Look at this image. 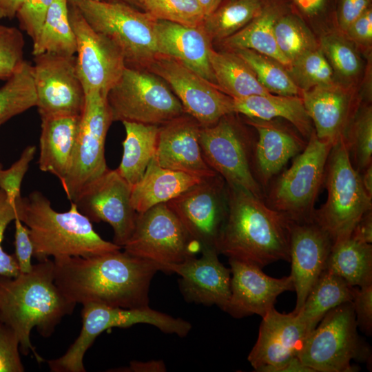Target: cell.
Wrapping results in <instances>:
<instances>
[{"instance_id": "63", "label": "cell", "mask_w": 372, "mask_h": 372, "mask_svg": "<svg viewBox=\"0 0 372 372\" xmlns=\"http://www.w3.org/2000/svg\"><path fill=\"white\" fill-rule=\"evenodd\" d=\"M263 2H265V3L270 1L271 0H262Z\"/></svg>"}, {"instance_id": "38", "label": "cell", "mask_w": 372, "mask_h": 372, "mask_svg": "<svg viewBox=\"0 0 372 372\" xmlns=\"http://www.w3.org/2000/svg\"><path fill=\"white\" fill-rule=\"evenodd\" d=\"M252 69L260 84L270 93L300 96L301 90L295 83L287 69L278 61L248 49L232 50Z\"/></svg>"}, {"instance_id": "47", "label": "cell", "mask_w": 372, "mask_h": 372, "mask_svg": "<svg viewBox=\"0 0 372 372\" xmlns=\"http://www.w3.org/2000/svg\"><path fill=\"white\" fill-rule=\"evenodd\" d=\"M53 0H23L16 17L21 29L34 41Z\"/></svg>"}, {"instance_id": "12", "label": "cell", "mask_w": 372, "mask_h": 372, "mask_svg": "<svg viewBox=\"0 0 372 372\" xmlns=\"http://www.w3.org/2000/svg\"><path fill=\"white\" fill-rule=\"evenodd\" d=\"M123 248L132 256L156 263L165 272L167 266L201 251L200 245L166 203L138 214L134 231Z\"/></svg>"}, {"instance_id": "49", "label": "cell", "mask_w": 372, "mask_h": 372, "mask_svg": "<svg viewBox=\"0 0 372 372\" xmlns=\"http://www.w3.org/2000/svg\"><path fill=\"white\" fill-rule=\"evenodd\" d=\"M358 327L368 335L372 332V284L354 287L351 301Z\"/></svg>"}, {"instance_id": "8", "label": "cell", "mask_w": 372, "mask_h": 372, "mask_svg": "<svg viewBox=\"0 0 372 372\" xmlns=\"http://www.w3.org/2000/svg\"><path fill=\"white\" fill-rule=\"evenodd\" d=\"M81 332L64 355L48 360L52 372H85L83 358L95 339L113 327L126 328L136 324H148L166 333L185 337L192 324L180 318L151 309L149 306L136 309L114 307L97 302L83 304Z\"/></svg>"}, {"instance_id": "44", "label": "cell", "mask_w": 372, "mask_h": 372, "mask_svg": "<svg viewBox=\"0 0 372 372\" xmlns=\"http://www.w3.org/2000/svg\"><path fill=\"white\" fill-rule=\"evenodd\" d=\"M25 40L22 32L15 27L0 34V80L6 81L25 61Z\"/></svg>"}, {"instance_id": "46", "label": "cell", "mask_w": 372, "mask_h": 372, "mask_svg": "<svg viewBox=\"0 0 372 372\" xmlns=\"http://www.w3.org/2000/svg\"><path fill=\"white\" fill-rule=\"evenodd\" d=\"M17 217V205L10 203L5 193L0 190V276L15 277L20 273L14 254H8L2 246L6 228Z\"/></svg>"}, {"instance_id": "2", "label": "cell", "mask_w": 372, "mask_h": 372, "mask_svg": "<svg viewBox=\"0 0 372 372\" xmlns=\"http://www.w3.org/2000/svg\"><path fill=\"white\" fill-rule=\"evenodd\" d=\"M227 214L218 253L260 268L278 260L289 262L292 221L240 187L227 184Z\"/></svg>"}, {"instance_id": "29", "label": "cell", "mask_w": 372, "mask_h": 372, "mask_svg": "<svg viewBox=\"0 0 372 372\" xmlns=\"http://www.w3.org/2000/svg\"><path fill=\"white\" fill-rule=\"evenodd\" d=\"M286 0H271L261 13L241 30L224 39L223 45L229 50L248 49L278 61L286 68L289 60L280 51L274 36L273 25L276 19L289 10Z\"/></svg>"}, {"instance_id": "60", "label": "cell", "mask_w": 372, "mask_h": 372, "mask_svg": "<svg viewBox=\"0 0 372 372\" xmlns=\"http://www.w3.org/2000/svg\"><path fill=\"white\" fill-rule=\"evenodd\" d=\"M107 2H123L142 10L141 0H102Z\"/></svg>"}, {"instance_id": "32", "label": "cell", "mask_w": 372, "mask_h": 372, "mask_svg": "<svg viewBox=\"0 0 372 372\" xmlns=\"http://www.w3.org/2000/svg\"><path fill=\"white\" fill-rule=\"evenodd\" d=\"M209 63L216 85L233 99L267 94L250 66L234 51L216 52L211 48Z\"/></svg>"}, {"instance_id": "62", "label": "cell", "mask_w": 372, "mask_h": 372, "mask_svg": "<svg viewBox=\"0 0 372 372\" xmlns=\"http://www.w3.org/2000/svg\"><path fill=\"white\" fill-rule=\"evenodd\" d=\"M7 28L8 26L0 25V34H2Z\"/></svg>"}, {"instance_id": "16", "label": "cell", "mask_w": 372, "mask_h": 372, "mask_svg": "<svg viewBox=\"0 0 372 372\" xmlns=\"http://www.w3.org/2000/svg\"><path fill=\"white\" fill-rule=\"evenodd\" d=\"M166 203L201 249L217 250L227 214V184L222 176L204 178Z\"/></svg>"}, {"instance_id": "21", "label": "cell", "mask_w": 372, "mask_h": 372, "mask_svg": "<svg viewBox=\"0 0 372 372\" xmlns=\"http://www.w3.org/2000/svg\"><path fill=\"white\" fill-rule=\"evenodd\" d=\"M199 258L170 265L165 272L180 276L179 289L185 300L206 306L216 305L225 311L230 298L231 271L218 259L214 248H203Z\"/></svg>"}, {"instance_id": "6", "label": "cell", "mask_w": 372, "mask_h": 372, "mask_svg": "<svg viewBox=\"0 0 372 372\" xmlns=\"http://www.w3.org/2000/svg\"><path fill=\"white\" fill-rule=\"evenodd\" d=\"M88 23L121 52L127 68L147 69L158 55L149 13L123 2L88 0L77 5Z\"/></svg>"}, {"instance_id": "37", "label": "cell", "mask_w": 372, "mask_h": 372, "mask_svg": "<svg viewBox=\"0 0 372 372\" xmlns=\"http://www.w3.org/2000/svg\"><path fill=\"white\" fill-rule=\"evenodd\" d=\"M32 65L24 61L0 87V127L12 117L36 107Z\"/></svg>"}, {"instance_id": "59", "label": "cell", "mask_w": 372, "mask_h": 372, "mask_svg": "<svg viewBox=\"0 0 372 372\" xmlns=\"http://www.w3.org/2000/svg\"><path fill=\"white\" fill-rule=\"evenodd\" d=\"M203 9L205 17L212 13L223 0H196ZM206 18V17H205Z\"/></svg>"}, {"instance_id": "18", "label": "cell", "mask_w": 372, "mask_h": 372, "mask_svg": "<svg viewBox=\"0 0 372 372\" xmlns=\"http://www.w3.org/2000/svg\"><path fill=\"white\" fill-rule=\"evenodd\" d=\"M131 188L116 169L108 168L71 202L90 221L108 223L114 231L113 242L123 248L134 231L138 216L131 203Z\"/></svg>"}, {"instance_id": "25", "label": "cell", "mask_w": 372, "mask_h": 372, "mask_svg": "<svg viewBox=\"0 0 372 372\" xmlns=\"http://www.w3.org/2000/svg\"><path fill=\"white\" fill-rule=\"evenodd\" d=\"M300 96L317 137L333 145L344 136L359 107L351 92L336 83L302 91Z\"/></svg>"}, {"instance_id": "14", "label": "cell", "mask_w": 372, "mask_h": 372, "mask_svg": "<svg viewBox=\"0 0 372 372\" xmlns=\"http://www.w3.org/2000/svg\"><path fill=\"white\" fill-rule=\"evenodd\" d=\"M146 70L168 84L185 112L201 127L213 125L234 113L233 98L174 58L158 54Z\"/></svg>"}, {"instance_id": "40", "label": "cell", "mask_w": 372, "mask_h": 372, "mask_svg": "<svg viewBox=\"0 0 372 372\" xmlns=\"http://www.w3.org/2000/svg\"><path fill=\"white\" fill-rule=\"evenodd\" d=\"M355 169L360 173L372 163V108L357 110L344 136Z\"/></svg>"}, {"instance_id": "11", "label": "cell", "mask_w": 372, "mask_h": 372, "mask_svg": "<svg viewBox=\"0 0 372 372\" xmlns=\"http://www.w3.org/2000/svg\"><path fill=\"white\" fill-rule=\"evenodd\" d=\"M233 114L224 116L213 125L200 127L199 143L203 158L227 185L265 200V192L254 170L256 141Z\"/></svg>"}, {"instance_id": "28", "label": "cell", "mask_w": 372, "mask_h": 372, "mask_svg": "<svg viewBox=\"0 0 372 372\" xmlns=\"http://www.w3.org/2000/svg\"><path fill=\"white\" fill-rule=\"evenodd\" d=\"M204 178L161 167L150 161L141 179L131 188V203L138 214L183 194Z\"/></svg>"}, {"instance_id": "5", "label": "cell", "mask_w": 372, "mask_h": 372, "mask_svg": "<svg viewBox=\"0 0 372 372\" xmlns=\"http://www.w3.org/2000/svg\"><path fill=\"white\" fill-rule=\"evenodd\" d=\"M323 185L327 189V199L315 209L313 221L333 243L350 237L360 219L372 209V198L363 189L344 136L332 146L328 156Z\"/></svg>"}, {"instance_id": "56", "label": "cell", "mask_w": 372, "mask_h": 372, "mask_svg": "<svg viewBox=\"0 0 372 372\" xmlns=\"http://www.w3.org/2000/svg\"><path fill=\"white\" fill-rule=\"evenodd\" d=\"M23 0H0V18L12 19L16 17Z\"/></svg>"}, {"instance_id": "7", "label": "cell", "mask_w": 372, "mask_h": 372, "mask_svg": "<svg viewBox=\"0 0 372 372\" xmlns=\"http://www.w3.org/2000/svg\"><path fill=\"white\" fill-rule=\"evenodd\" d=\"M333 145L319 139L313 130L304 150L268 187L265 203L293 222H313L316 200L324 184L326 164Z\"/></svg>"}, {"instance_id": "10", "label": "cell", "mask_w": 372, "mask_h": 372, "mask_svg": "<svg viewBox=\"0 0 372 372\" xmlns=\"http://www.w3.org/2000/svg\"><path fill=\"white\" fill-rule=\"evenodd\" d=\"M106 99L113 121L161 125L185 113L168 84L146 69L125 67Z\"/></svg>"}, {"instance_id": "27", "label": "cell", "mask_w": 372, "mask_h": 372, "mask_svg": "<svg viewBox=\"0 0 372 372\" xmlns=\"http://www.w3.org/2000/svg\"><path fill=\"white\" fill-rule=\"evenodd\" d=\"M81 115L41 117L39 167L56 176L61 183L72 164Z\"/></svg>"}, {"instance_id": "19", "label": "cell", "mask_w": 372, "mask_h": 372, "mask_svg": "<svg viewBox=\"0 0 372 372\" xmlns=\"http://www.w3.org/2000/svg\"><path fill=\"white\" fill-rule=\"evenodd\" d=\"M262 318L258 339L247 359L256 371L273 372L298 356L315 327L304 322L298 313H282L275 307Z\"/></svg>"}, {"instance_id": "9", "label": "cell", "mask_w": 372, "mask_h": 372, "mask_svg": "<svg viewBox=\"0 0 372 372\" xmlns=\"http://www.w3.org/2000/svg\"><path fill=\"white\" fill-rule=\"evenodd\" d=\"M351 302L330 310L310 333L298 354L315 372H354L351 360L369 362L370 348L359 337Z\"/></svg>"}, {"instance_id": "43", "label": "cell", "mask_w": 372, "mask_h": 372, "mask_svg": "<svg viewBox=\"0 0 372 372\" xmlns=\"http://www.w3.org/2000/svg\"><path fill=\"white\" fill-rule=\"evenodd\" d=\"M142 10L156 20L189 27L201 26L205 14L196 0H141Z\"/></svg>"}, {"instance_id": "48", "label": "cell", "mask_w": 372, "mask_h": 372, "mask_svg": "<svg viewBox=\"0 0 372 372\" xmlns=\"http://www.w3.org/2000/svg\"><path fill=\"white\" fill-rule=\"evenodd\" d=\"M20 344L15 332L0 322V372H23Z\"/></svg>"}, {"instance_id": "42", "label": "cell", "mask_w": 372, "mask_h": 372, "mask_svg": "<svg viewBox=\"0 0 372 372\" xmlns=\"http://www.w3.org/2000/svg\"><path fill=\"white\" fill-rule=\"evenodd\" d=\"M287 69L301 91L335 83L333 70L320 47L302 54Z\"/></svg>"}, {"instance_id": "51", "label": "cell", "mask_w": 372, "mask_h": 372, "mask_svg": "<svg viewBox=\"0 0 372 372\" xmlns=\"http://www.w3.org/2000/svg\"><path fill=\"white\" fill-rule=\"evenodd\" d=\"M291 12L310 20L322 17L331 10L335 14L337 0H288Z\"/></svg>"}, {"instance_id": "23", "label": "cell", "mask_w": 372, "mask_h": 372, "mask_svg": "<svg viewBox=\"0 0 372 372\" xmlns=\"http://www.w3.org/2000/svg\"><path fill=\"white\" fill-rule=\"evenodd\" d=\"M200 127L186 113L160 125L156 162L162 167L201 178L217 174L203 158L199 143Z\"/></svg>"}, {"instance_id": "54", "label": "cell", "mask_w": 372, "mask_h": 372, "mask_svg": "<svg viewBox=\"0 0 372 372\" xmlns=\"http://www.w3.org/2000/svg\"><path fill=\"white\" fill-rule=\"evenodd\" d=\"M351 236L363 242H372V209L366 212L354 227Z\"/></svg>"}, {"instance_id": "55", "label": "cell", "mask_w": 372, "mask_h": 372, "mask_svg": "<svg viewBox=\"0 0 372 372\" xmlns=\"http://www.w3.org/2000/svg\"><path fill=\"white\" fill-rule=\"evenodd\" d=\"M121 371L163 372L166 371V366L162 360L132 361L129 366L124 368Z\"/></svg>"}, {"instance_id": "41", "label": "cell", "mask_w": 372, "mask_h": 372, "mask_svg": "<svg viewBox=\"0 0 372 372\" xmlns=\"http://www.w3.org/2000/svg\"><path fill=\"white\" fill-rule=\"evenodd\" d=\"M320 48L330 64L334 76L351 82L360 74L362 62L355 48L344 37L337 34L324 35Z\"/></svg>"}, {"instance_id": "58", "label": "cell", "mask_w": 372, "mask_h": 372, "mask_svg": "<svg viewBox=\"0 0 372 372\" xmlns=\"http://www.w3.org/2000/svg\"><path fill=\"white\" fill-rule=\"evenodd\" d=\"M360 176L364 192L372 198V163L360 172Z\"/></svg>"}, {"instance_id": "52", "label": "cell", "mask_w": 372, "mask_h": 372, "mask_svg": "<svg viewBox=\"0 0 372 372\" xmlns=\"http://www.w3.org/2000/svg\"><path fill=\"white\" fill-rule=\"evenodd\" d=\"M371 7V0H337L335 19L344 32L349 25Z\"/></svg>"}, {"instance_id": "57", "label": "cell", "mask_w": 372, "mask_h": 372, "mask_svg": "<svg viewBox=\"0 0 372 372\" xmlns=\"http://www.w3.org/2000/svg\"><path fill=\"white\" fill-rule=\"evenodd\" d=\"M273 372H315L303 364L298 357H294L281 366L273 369Z\"/></svg>"}, {"instance_id": "3", "label": "cell", "mask_w": 372, "mask_h": 372, "mask_svg": "<svg viewBox=\"0 0 372 372\" xmlns=\"http://www.w3.org/2000/svg\"><path fill=\"white\" fill-rule=\"evenodd\" d=\"M76 304L56 285L51 260H41L33 265L30 272L15 277L0 276V322L15 332L21 352L23 355L32 352L39 363L44 360L32 344V329L37 327L44 338L51 336Z\"/></svg>"}, {"instance_id": "30", "label": "cell", "mask_w": 372, "mask_h": 372, "mask_svg": "<svg viewBox=\"0 0 372 372\" xmlns=\"http://www.w3.org/2000/svg\"><path fill=\"white\" fill-rule=\"evenodd\" d=\"M234 112L264 121L281 118L289 121L307 140L313 129L300 96L272 93L233 99Z\"/></svg>"}, {"instance_id": "50", "label": "cell", "mask_w": 372, "mask_h": 372, "mask_svg": "<svg viewBox=\"0 0 372 372\" xmlns=\"http://www.w3.org/2000/svg\"><path fill=\"white\" fill-rule=\"evenodd\" d=\"M14 256L22 273H28L32 269V257L33 256V245L28 227L17 217L14 220Z\"/></svg>"}, {"instance_id": "15", "label": "cell", "mask_w": 372, "mask_h": 372, "mask_svg": "<svg viewBox=\"0 0 372 372\" xmlns=\"http://www.w3.org/2000/svg\"><path fill=\"white\" fill-rule=\"evenodd\" d=\"M69 18L76 37V70L85 94L100 92L107 96L126 67L124 57L108 37L88 23L77 6L69 4Z\"/></svg>"}, {"instance_id": "1", "label": "cell", "mask_w": 372, "mask_h": 372, "mask_svg": "<svg viewBox=\"0 0 372 372\" xmlns=\"http://www.w3.org/2000/svg\"><path fill=\"white\" fill-rule=\"evenodd\" d=\"M54 282L75 304L97 302L124 309L149 306L156 263L121 249L91 257L54 260Z\"/></svg>"}, {"instance_id": "31", "label": "cell", "mask_w": 372, "mask_h": 372, "mask_svg": "<svg viewBox=\"0 0 372 372\" xmlns=\"http://www.w3.org/2000/svg\"><path fill=\"white\" fill-rule=\"evenodd\" d=\"M125 138L123 141V156L119 174L132 187L143 177L155 156L160 125L134 122H122Z\"/></svg>"}, {"instance_id": "36", "label": "cell", "mask_w": 372, "mask_h": 372, "mask_svg": "<svg viewBox=\"0 0 372 372\" xmlns=\"http://www.w3.org/2000/svg\"><path fill=\"white\" fill-rule=\"evenodd\" d=\"M266 3L262 0H223L202 26L211 41H222L258 16Z\"/></svg>"}, {"instance_id": "64", "label": "cell", "mask_w": 372, "mask_h": 372, "mask_svg": "<svg viewBox=\"0 0 372 372\" xmlns=\"http://www.w3.org/2000/svg\"><path fill=\"white\" fill-rule=\"evenodd\" d=\"M3 168V164L0 162V169Z\"/></svg>"}, {"instance_id": "61", "label": "cell", "mask_w": 372, "mask_h": 372, "mask_svg": "<svg viewBox=\"0 0 372 372\" xmlns=\"http://www.w3.org/2000/svg\"><path fill=\"white\" fill-rule=\"evenodd\" d=\"M68 4L77 6L79 3L88 0H67ZM93 1H102V0H93Z\"/></svg>"}, {"instance_id": "26", "label": "cell", "mask_w": 372, "mask_h": 372, "mask_svg": "<svg viewBox=\"0 0 372 372\" xmlns=\"http://www.w3.org/2000/svg\"><path fill=\"white\" fill-rule=\"evenodd\" d=\"M155 36L158 54L176 59L216 85L209 60L212 41L202 25L189 27L156 20Z\"/></svg>"}, {"instance_id": "53", "label": "cell", "mask_w": 372, "mask_h": 372, "mask_svg": "<svg viewBox=\"0 0 372 372\" xmlns=\"http://www.w3.org/2000/svg\"><path fill=\"white\" fill-rule=\"evenodd\" d=\"M344 32L351 41L369 46L372 43V7L352 22Z\"/></svg>"}, {"instance_id": "22", "label": "cell", "mask_w": 372, "mask_h": 372, "mask_svg": "<svg viewBox=\"0 0 372 372\" xmlns=\"http://www.w3.org/2000/svg\"><path fill=\"white\" fill-rule=\"evenodd\" d=\"M333 245L329 234L314 222L291 223V276L296 293L293 313H297L322 272L326 269Z\"/></svg>"}, {"instance_id": "13", "label": "cell", "mask_w": 372, "mask_h": 372, "mask_svg": "<svg viewBox=\"0 0 372 372\" xmlns=\"http://www.w3.org/2000/svg\"><path fill=\"white\" fill-rule=\"evenodd\" d=\"M106 96L100 92L85 94L72 164L61 183L70 201L108 169L105 143L113 120Z\"/></svg>"}, {"instance_id": "4", "label": "cell", "mask_w": 372, "mask_h": 372, "mask_svg": "<svg viewBox=\"0 0 372 372\" xmlns=\"http://www.w3.org/2000/svg\"><path fill=\"white\" fill-rule=\"evenodd\" d=\"M19 219L30 231L33 256L39 261L52 256L54 260L68 257H91L122 247L102 238L92 221L71 202L67 211H55L49 199L39 191H33L17 200Z\"/></svg>"}, {"instance_id": "45", "label": "cell", "mask_w": 372, "mask_h": 372, "mask_svg": "<svg viewBox=\"0 0 372 372\" xmlns=\"http://www.w3.org/2000/svg\"><path fill=\"white\" fill-rule=\"evenodd\" d=\"M35 153L34 145L27 146L19 159L9 168L0 169V190L5 193L8 200L12 205H16L17 200L21 197V183Z\"/></svg>"}, {"instance_id": "39", "label": "cell", "mask_w": 372, "mask_h": 372, "mask_svg": "<svg viewBox=\"0 0 372 372\" xmlns=\"http://www.w3.org/2000/svg\"><path fill=\"white\" fill-rule=\"evenodd\" d=\"M273 32L280 51L290 63L319 47L303 19L290 10L282 13L276 19Z\"/></svg>"}, {"instance_id": "17", "label": "cell", "mask_w": 372, "mask_h": 372, "mask_svg": "<svg viewBox=\"0 0 372 372\" xmlns=\"http://www.w3.org/2000/svg\"><path fill=\"white\" fill-rule=\"evenodd\" d=\"M36 107L41 117L81 115L85 92L76 70V56L43 53L34 56Z\"/></svg>"}, {"instance_id": "24", "label": "cell", "mask_w": 372, "mask_h": 372, "mask_svg": "<svg viewBox=\"0 0 372 372\" xmlns=\"http://www.w3.org/2000/svg\"><path fill=\"white\" fill-rule=\"evenodd\" d=\"M247 118L246 122L258 134L254 154V174L265 192L273 176L291 158L304 150L308 140L273 119Z\"/></svg>"}, {"instance_id": "34", "label": "cell", "mask_w": 372, "mask_h": 372, "mask_svg": "<svg viewBox=\"0 0 372 372\" xmlns=\"http://www.w3.org/2000/svg\"><path fill=\"white\" fill-rule=\"evenodd\" d=\"M32 54H54L74 56L76 37L69 18L67 0H53L36 39L32 41Z\"/></svg>"}, {"instance_id": "33", "label": "cell", "mask_w": 372, "mask_h": 372, "mask_svg": "<svg viewBox=\"0 0 372 372\" xmlns=\"http://www.w3.org/2000/svg\"><path fill=\"white\" fill-rule=\"evenodd\" d=\"M326 269L352 287L372 284V245L350 236L333 243Z\"/></svg>"}, {"instance_id": "35", "label": "cell", "mask_w": 372, "mask_h": 372, "mask_svg": "<svg viewBox=\"0 0 372 372\" xmlns=\"http://www.w3.org/2000/svg\"><path fill=\"white\" fill-rule=\"evenodd\" d=\"M353 289L343 278L325 269L297 313L304 322L316 327L330 310L352 301Z\"/></svg>"}, {"instance_id": "20", "label": "cell", "mask_w": 372, "mask_h": 372, "mask_svg": "<svg viewBox=\"0 0 372 372\" xmlns=\"http://www.w3.org/2000/svg\"><path fill=\"white\" fill-rule=\"evenodd\" d=\"M231 271L230 298L225 311L236 318L251 315L264 316L274 307L277 297L293 291L291 275L275 278L255 265L229 258Z\"/></svg>"}]
</instances>
